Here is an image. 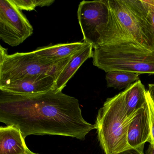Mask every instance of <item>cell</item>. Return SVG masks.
<instances>
[{
	"mask_svg": "<svg viewBox=\"0 0 154 154\" xmlns=\"http://www.w3.org/2000/svg\"><path fill=\"white\" fill-rule=\"evenodd\" d=\"M93 64L106 73L113 71L154 75V51L134 43H121L94 49Z\"/></svg>",
	"mask_w": 154,
	"mask_h": 154,
	"instance_id": "cell-3",
	"label": "cell"
},
{
	"mask_svg": "<svg viewBox=\"0 0 154 154\" xmlns=\"http://www.w3.org/2000/svg\"><path fill=\"white\" fill-rule=\"evenodd\" d=\"M0 122L30 135H57L84 140L96 129L82 115L79 101L61 91L18 94L0 91Z\"/></svg>",
	"mask_w": 154,
	"mask_h": 154,
	"instance_id": "cell-1",
	"label": "cell"
},
{
	"mask_svg": "<svg viewBox=\"0 0 154 154\" xmlns=\"http://www.w3.org/2000/svg\"><path fill=\"white\" fill-rule=\"evenodd\" d=\"M109 19L101 46L134 43L153 50L142 1L109 0Z\"/></svg>",
	"mask_w": 154,
	"mask_h": 154,
	"instance_id": "cell-2",
	"label": "cell"
},
{
	"mask_svg": "<svg viewBox=\"0 0 154 154\" xmlns=\"http://www.w3.org/2000/svg\"><path fill=\"white\" fill-rule=\"evenodd\" d=\"M145 15L148 25L150 30L153 43V50L154 51V0L142 1Z\"/></svg>",
	"mask_w": 154,
	"mask_h": 154,
	"instance_id": "cell-16",
	"label": "cell"
},
{
	"mask_svg": "<svg viewBox=\"0 0 154 154\" xmlns=\"http://www.w3.org/2000/svg\"><path fill=\"white\" fill-rule=\"evenodd\" d=\"M28 149L19 129L12 126L0 128V154H25Z\"/></svg>",
	"mask_w": 154,
	"mask_h": 154,
	"instance_id": "cell-10",
	"label": "cell"
},
{
	"mask_svg": "<svg viewBox=\"0 0 154 154\" xmlns=\"http://www.w3.org/2000/svg\"><path fill=\"white\" fill-rule=\"evenodd\" d=\"M20 10L32 11L36 7H48L55 2L54 0H12Z\"/></svg>",
	"mask_w": 154,
	"mask_h": 154,
	"instance_id": "cell-15",
	"label": "cell"
},
{
	"mask_svg": "<svg viewBox=\"0 0 154 154\" xmlns=\"http://www.w3.org/2000/svg\"><path fill=\"white\" fill-rule=\"evenodd\" d=\"M25 154H37V153H34V152H32V151H31V150H30V149H29L28 150H27V151L26 153Z\"/></svg>",
	"mask_w": 154,
	"mask_h": 154,
	"instance_id": "cell-21",
	"label": "cell"
},
{
	"mask_svg": "<svg viewBox=\"0 0 154 154\" xmlns=\"http://www.w3.org/2000/svg\"><path fill=\"white\" fill-rule=\"evenodd\" d=\"M140 75L121 71L108 72L105 76L107 87L118 90L126 89L132 84L139 81Z\"/></svg>",
	"mask_w": 154,
	"mask_h": 154,
	"instance_id": "cell-14",
	"label": "cell"
},
{
	"mask_svg": "<svg viewBox=\"0 0 154 154\" xmlns=\"http://www.w3.org/2000/svg\"><path fill=\"white\" fill-rule=\"evenodd\" d=\"M148 91L154 104V84L149 85Z\"/></svg>",
	"mask_w": 154,
	"mask_h": 154,
	"instance_id": "cell-19",
	"label": "cell"
},
{
	"mask_svg": "<svg viewBox=\"0 0 154 154\" xmlns=\"http://www.w3.org/2000/svg\"><path fill=\"white\" fill-rule=\"evenodd\" d=\"M93 48L91 45L87 44L72 56L69 63L57 78L55 83V90L62 91L68 81L82 64L87 59L92 58L94 52Z\"/></svg>",
	"mask_w": 154,
	"mask_h": 154,
	"instance_id": "cell-11",
	"label": "cell"
},
{
	"mask_svg": "<svg viewBox=\"0 0 154 154\" xmlns=\"http://www.w3.org/2000/svg\"><path fill=\"white\" fill-rule=\"evenodd\" d=\"M131 119L127 115L122 91L107 99L98 111L95 123L105 154H115L131 148L128 132Z\"/></svg>",
	"mask_w": 154,
	"mask_h": 154,
	"instance_id": "cell-4",
	"label": "cell"
},
{
	"mask_svg": "<svg viewBox=\"0 0 154 154\" xmlns=\"http://www.w3.org/2000/svg\"><path fill=\"white\" fill-rule=\"evenodd\" d=\"M144 146L139 147H131L115 154H144Z\"/></svg>",
	"mask_w": 154,
	"mask_h": 154,
	"instance_id": "cell-18",
	"label": "cell"
},
{
	"mask_svg": "<svg viewBox=\"0 0 154 154\" xmlns=\"http://www.w3.org/2000/svg\"><path fill=\"white\" fill-rule=\"evenodd\" d=\"M31 26L12 0L0 1V38L12 47L22 44L33 33Z\"/></svg>",
	"mask_w": 154,
	"mask_h": 154,
	"instance_id": "cell-7",
	"label": "cell"
},
{
	"mask_svg": "<svg viewBox=\"0 0 154 154\" xmlns=\"http://www.w3.org/2000/svg\"><path fill=\"white\" fill-rule=\"evenodd\" d=\"M128 141L131 147H139L150 142V125L147 103L139 109L130 123Z\"/></svg>",
	"mask_w": 154,
	"mask_h": 154,
	"instance_id": "cell-9",
	"label": "cell"
},
{
	"mask_svg": "<svg viewBox=\"0 0 154 154\" xmlns=\"http://www.w3.org/2000/svg\"><path fill=\"white\" fill-rule=\"evenodd\" d=\"M77 17L84 43L94 49L101 46L109 19V0L82 2Z\"/></svg>",
	"mask_w": 154,
	"mask_h": 154,
	"instance_id": "cell-6",
	"label": "cell"
},
{
	"mask_svg": "<svg viewBox=\"0 0 154 154\" xmlns=\"http://www.w3.org/2000/svg\"><path fill=\"white\" fill-rule=\"evenodd\" d=\"M82 42L57 44L39 48L33 52L43 57L52 60H60L72 56L86 45Z\"/></svg>",
	"mask_w": 154,
	"mask_h": 154,
	"instance_id": "cell-13",
	"label": "cell"
},
{
	"mask_svg": "<svg viewBox=\"0 0 154 154\" xmlns=\"http://www.w3.org/2000/svg\"><path fill=\"white\" fill-rule=\"evenodd\" d=\"M146 154H154V147L150 144H149L147 150L146 151Z\"/></svg>",
	"mask_w": 154,
	"mask_h": 154,
	"instance_id": "cell-20",
	"label": "cell"
},
{
	"mask_svg": "<svg viewBox=\"0 0 154 154\" xmlns=\"http://www.w3.org/2000/svg\"><path fill=\"white\" fill-rule=\"evenodd\" d=\"M127 115L132 119L135 113L147 103V91L140 80L122 91Z\"/></svg>",
	"mask_w": 154,
	"mask_h": 154,
	"instance_id": "cell-12",
	"label": "cell"
},
{
	"mask_svg": "<svg viewBox=\"0 0 154 154\" xmlns=\"http://www.w3.org/2000/svg\"><path fill=\"white\" fill-rule=\"evenodd\" d=\"M147 103L149 112L150 125V145L154 148V104L150 98L148 91H147Z\"/></svg>",
	"mask_w": 154,
	"mask_h": 154,
	"instance_id": "cell-17",
	"label": "cell"
},
{
	"mask_svg": "<svg viewBox=\"0 0 154 154\" xmlns=\"http://www.w3.org/2000/svg\"><path fill=\"white\" fill-rule=\"evenodd\" d=\"M72 56L54 61L42 57L33 51L9 55L7 49L1 46L0 86L36 75H50L57 79Z\"/></svg>",
	"mask_w": 154,
	"mask_h": 154,
	"instance_id": "cell-5",
	"label": "cell"
},
{
	"mask_svg": "<svg viewBox=\"0 0 154 154\" xmlns=\"http://www.w3.org/2000/svg\"><path fill=\"white\" fill-rule=\"evenodd\" d=\"M56 80L50 75H30L0 86V91L18 94L42 93L55 90Z\"/></svg>",
	"mask_w": 154,
	"mask_h": 154,
	"instance_id": "cell-8",
	"label": "cell"
}]
</instances>
